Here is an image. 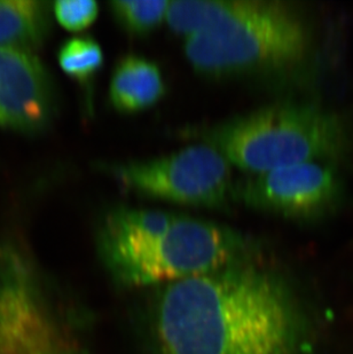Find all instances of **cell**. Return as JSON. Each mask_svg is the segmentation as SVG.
<instances>
[{
  "label": "cell",
  "instance_id": "1",
  "mask_svg": "<svg viewBox=\"0 0 353 354\" xmlns=\"http://www.w3.org/2000/svg\"><path fill=\"white\" fill-rule=\"evenodd\" d=\"M155 354H302L307 311L286 277L255 257L154 288Z\"/></svg>",
  "mask_w": 353,
  "mask_h": 354
},
{
  "label": "cell",
  "instance_id": "2",
  "mask_svg": "<svg viewBox=\"0 0 353 354\" xmlns=\"http://www.w3.org/2000/svg\"><path fill=\"white\" fill-rule=\"evenodd\" d=\"M204 144L251 174L337 160L350 147L341 115L316 104L281 102L202 130Z\"/></svg>",
  "mask_w": 353,
  "mask_h": 354
},
{
  "label": "cell",
  "instance_id": "3",
  "mask_svg": "<svg viewBox=\"0 0 353 354\" xmlns=\"http://www.w3.org/2000/svg\"><path fill=\"white\" fill-rule=\"evenodd\" d=\"M310 34L300 14L282 1L253 0L244 13L183 44L194 71L212 78L281 74L302 64Z\"/></svg>",
  "mask_w": 353,
  "mask_h": 354
},
{
  "label": "cell",
  "instance_id": "4",
  "mask_svg": "<svg viewBox=\"0 0 353 354\" xmlns=\"http://www.w3.org/2000/svg\"><path fill=\"white\" fill-rule=\"evenodd\" d=\"M251 241L225 225L176 214L160 234L105 261L127 289L160 287L253 257Z\"/></svg>",
  "mask_w": 353,
  "mask_h": 354
},
{
  "label": "cell",
  "instance_id": "5",
  "mask_svg": "<svg viewBox=\"0 0 353 354\" xmlns=\"http://www.w3.org/2000/svg\"><path fill=\"white\" fill-rule=\"evenodd\" d=\"M0 354H90L54 310L30 254L0 241Z\"/></svg>",
  "mask_w": 353,
  "mask_h": 354
},
{
  "label": "cell",
  "instance_id": "6",
  "mask_svg": "<svg viewBox=\"0 0 353 354\" xmlns=\"http://www.w3.org/2000/svg\"><path fill=\"white\" fill-rule=\"evenodd\" d=\"M230 162L201 144L161 158L110 164V174L141 196L188 207L223 209L232 198Z\"/></svg>",
  "mask_w": 353,
  "mask_h": 354
},
{
  "label": "cell",
  "instance_id": "7",
  "mask_svg": "<svg viewBox=\"0 0 353 354\" xmlns=\"http://www.w3.org/2000/svg\"><path fill=\"white\" fill-rule=\"evenodd\" d=\"M343 183L336 162L317 160L251 174L233 185L232 197L248 207L290 221H316L340 203Z\"/></svg>",
  "mask_w": 353,
  "mask_h": 354
},
{
  "label": "cell",
  "instance_id": "8",
  "mask_svg": "<svg viewBox=\"0 0 353 354\" xmlns=\"http://www.w3.org/2000/svg\"><path fill=\"white\" fill-rule=\"evenodd\" d=\"M53 84L30 50L0 47V129L37 133L54 114Z\"/></svg>",
  "mask_w": 353,
  "mask_h": 354
},
{
  "label": "cell",
  "instance_id": "9",
  "mask_svg": "<svg viewBox=\"0 0 353 354\" xmlns=\"http://www.w3.org/2000/svg\"><path fill=\"white\" fill-rule=\"evenodd\" d=\"M164 94L163 76L153 61L129 54L117 62L109 84L110 104L116 111L125 114L147 111Z\"/></svg>",
  "mask_w": 353,
  "mask_h": 354
},
{
  "label": "cell",
  "instance_id": "10",
  "mask_svg": "<svg viewBox=\"0 0 353 354\" xmlns=\"http://www.w3.org/2000/svg\"><path fill=\"white\" fill-rule=\"evenodd\" d=\"M47 3L0 0V47L30 50L42 44L50 29Z\"/></svg>",
  "mask_w": 353,
  "mask_h": 354
},
{
  "label": "cell",
  "instance_id": "11",
  "mask_svg": "<svg viewBox=\"0 0 353 354\" xmlns=\"http://www.w3.org/2000/svg\"><path fill=\"white\" fill-rule=\"evenodd\" d=\"M169 0H115L110 1V12L129 34L143 36L155 30L167 20Z\"/></svg>",
  "mask_w": 353,
  "mask_h": 354
},
{
  "label": "cell",
  "instance_id": "12",
  "mask_svg": "<svg viewBox=\"0 0 353 354\" xmlns=\"http://www.w3.org/2000/svg\"><path fill=\"white\" fill-rule=\"evenodd\" d=\"M61 69L80 83L94 77L104 64V52L91 37H73L66 40L57 52Z\"/></svg>",
  "mask_w": 353,
  "mask_h": 354
},
{
  "label": "cell",
  "instance_id": "13",
  "mask_svg": "<svg viewBox=\"0 0 353 354\" xmlns=\"http://www.w3.org/2000/svg\"><path fill=\"white\" fill-rule=\"evenodd\" d=\"M52 10L61 27L77 32L96 22L99 5L94 0H60L53 3Z\"/></svg>",
  "mask_w": 353,
  "mask_h": 354
}]
</instances>
